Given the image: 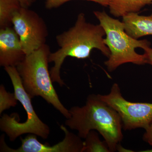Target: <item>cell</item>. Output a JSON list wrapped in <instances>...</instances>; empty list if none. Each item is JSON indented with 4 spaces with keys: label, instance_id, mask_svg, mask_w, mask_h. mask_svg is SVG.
<instances>
[{
    "label": "cell",
    "instance_id": "cell-17",
    "mask_svg": "<svg viewBox=\"0 0 152 152\" xmlns=\"http://www.w3.org/2000/svg\"><path fill=\"white\" fill-rule=\"evenodd\" d=\"M146 56L148 64H149L152 66V48L149 47L146 48L143 50Z\"/></svg>",
    "mask_w": 152,
    "mask_h": 152
},
{
    "label": "cell",
    "instance_id": "cell-13",
    "mask_svg": "<svg viewBox=\"0 0 152 152\" xmlns=\"http://www.w3.org/2000/svg\"><path fill=\"white\" fill-rule=\"evenodd\" d=\"M85 139L83 152H110L107 144L104 140H101L99 135L94 130L91 131Z\"/></svg>",
    "mask_w": 152,
    "mask_h": 152
},
{
    "label": "cell",
    "instance_id": "cell-7",
    "mask_svg": "<svg viewBox=\"0 0 152 152\" xmlns=\"http://www.w3.org/2000/svg\"><path fill=\"white\" fill-rule=\"evenodd\" d=\"M12 23L26 56L46 44L48 27L44 19L35 11L22 7L14 13Z\"/></svg>",
    "mask_w": 152,
    "mask_h": 152
},
{
    "label": "cell",
    "instance_id": "cell-6",
    "mask_svg": "<svg viewBox=\"0 0 152 152\" xmlns=\"http://www.w3.org/2000/svg\"><path fill=\"white\" fill-rule=\"evenodd\" d=\"M102 100L119 115L125 131L138 128L147 129L152 122V103L132 102L123 96L119 85L114 83L107 95L98 94Z\"/></svg>",
    "mask_w": 152,
    "mask_h": 152
},
{
    "label": "cell",
    "instance_id": "cell-15",
    "mask_svg": "<svg viewBox=\"0 0 152 152\" xmlns=\"http://www.w3.org/2000/svg\"><path fill=\"white\" fill-rule=\"evenodd\" d=\"M46 8L48 10L58 8L65 3L72 0H44ZM99 4L104 7H108L109 0H84Z\"/></svg>",
    "mask_w": 152,
    "mask_h": 152
},
{
    "label": "cell",
    "instance_id": "cell-8",
    "mask_svg": "<svg viewBox=\"0 0 152 152\" xmlns=\"http://www.w3.org/2000/svg\"><path fill=\"white\" fill-rule=\"evenodd\" d=\"M61 129L65 133L62 141L53 146L42 143L36 135L30 134L24 139H21V145L17 149L11 148L6 145L4 137H1V152H83L84 142L81 138L71 132L64 126Z\"/></svg>",
    "mask_w": 152,
    "mask_h": 152
},
{
    "label": "cell",
    "instance_id": "cell-11",
    "mask_svg": "<svg viewBox=\"0 0 152 152\" xmlns=\"http://www.w3.org/2000/svg\"><path fill=\"white\" fill-rule=\"evenodd\" d=\"M152 0H109L110 12L115 17H123L138 13L145 6L152 4Z\"/></svg>",
    "mask_w": 152,
    "mask_h": 152
},
{
    "label": "cell",
    "instance_id": "cell-5",
    "mask_svg": "<svg viewBox=\"0 0 152 152\" xmlns=\"http://www.w3.org/2000/svg\"><path fill=\"white\" fill-rule=\"evenodd\" d=\"M13 86L14 93L17 100L21 103L26 112L27 118L23 123H20L16 113L9 116L4 114L0 120V128L8 136L11 141H14L21 135L34 134L46 139L50 134L48 126L41 121L36 113L31 103L32 98L23 86L20 77L16 67L4 68Z\"/></svg>",
    "mask_w": 152,
    "mask_h": 152
},
{
    "label": "cell",
    "instance_id": "cell-10",
    "mask_svg": "<svg viewBox=\"0 0 152 152\" xmlns=\"http://www.w3.org/2000/svg\"><path fill=\"white\" fill-rule=\"evenodd\" d=\"M122 22L126 32L134 39L152 35V14L148 16L140 15L133 13L123 17Z\"/></svg>",
    "mask_w": 152,
    "mask_h": 152
},
{
    "label": "cell",
    "instance_id": "cell-16",
    "mask_svg": "<svg viewBox=\"0 0 152 152\" xmlns=\"http://www.w3.org/2000/svg\"><path fill=\"white\" fill-rule=\"evenodd\" d=\"M143 140L147 143L152 146V122L149 127L145 130L143 136Z\"/></svg>",
    "mask_w": 152,
    "mask_h": 152
},
{
    "label": "cell",
    "instance_id": "cell-4",
    "mask_svg": "<svg viewBox=\"0 0 152 152\" xmlns=\"http://www.w3.org/2000/svg\"><path fill=\"white\" fill-rule=\"evenodd\" d=\"M94 14L105 32L104 42L110 54L104 64L109 72H113L126 63L138 65L148 64L145 55L139 54L135 49L141 48L144 50L150 47L148 41L131 37L125 31L123 22L110 16L104 11H94Z\"/></svg>",
    "mask_w": 152,
    "mask_h": 152
},
{
    "label": "cell",
    "instance_id": "cell-18",
    "mask_svg": "<svg viewBox=\"0 0 152 152\" xmlns=\"http://www.w3.org/2000/svg\"><path fill=\"white\" fill-rule=\"evenodd\" d=\"M23 7L29 8L36 1V0H19Z\"/></svg>",
    "mask_w": 152,
    "mask_h": 152
},
{
    "label": "cell",
    "instance_id": "cell-14",
    "mask_svg": "<svg viewBox=\"0 0 152 152\" xmlns=\"http://www.w3.org/2000/svg\"><path fill=\"white\" fill-rule=\"evenodd\" d=\"M15 93H9L3 85L0 87V114L11 107H15L18 101Z\"/></svg>",
    "mask_w": 152,
    "mask_h": 152
},
{
    "label": "cell",
    "instance_id": "cell-12",
    "mask_svg": "<svg viewBox=\"0 0 152 152\" xmlns=\"http://www.w3.org/2000/svg\"><path fill=\"white\" fill-rule=\"evenodd\" d=\"M21 7L19 0H0V28L10 27L14 13Z\"/></svg>",
    "mask_w": 152,
    "mask_h": 152
},
{
    "label": "cell",
    "instance_id": "cell-1",
    "mask_svg": "<svg viewBox=\"0 0 152 152\" xmlns=\"http://www.w3.org/2000/svg\"><path fill=\"white\" fill-rule=\"evenodd\" d=\"M105 35L104 30L100 24L89 23L84 14H79L73 26L56 37L59 48L51 53L49 58V63H54L50 71L53 83L56 82L61 87L65 85L60 73L67 57L84 59L89 57L93 50L97 49L108 58L110 52L104 42Z\"/></svg>",
    "mask_w": 152,
    "mask_h": 152
},
{
    "label": "cell",
    "instance_id": "cell-9",
    "mask_svg": "<svg viewBox=\"0 0 152 152\" xmlns=\"http://www.w3.org/2000/svg\"><path fill=\"white\" fill-rule=\"evenodd\" d=\"M26 55L20 41L13 28L0 29V66L16 67L24 59Z\"/></svg>",
    "mask_w": 152,
    "mask_h": 152
},
{
    "label": "cell",
    "instance_id": "cell-3",
    "mask_svg": "<svg viewBox=\"0 0 152 152\" xmlns=\"http://www.w3.org/2000/svg\"><path fill=\"white\" fill-rule=\"evenodd\" d=\"M50 47L47 44L30 54L16 66L23 86L31 98L40 96L59 111L66 118L69 110L62 104L53 85L48 69Z\"/></svg>",
    "mask_w": 152,
    "mask_h": 152
},
{
    "label": "cell",
    "instance_id": "cell-20",
    "mask_svg": "<svg viewBox=\"0 0 152 152\" xmlns=\"http://www.w3.org/2000/svg\"></svg>",
    "mask_w": 152,
    "mask_h": 152
},
{
    "label": "cell",
    "instance_id": "cell-2",
    "mask_svg": "<svg viewBox=\"0 0 152 152\" xmlns=\"http://www.w3.org/2000/svg\"><path fill=\"white\" fill-rule=\"evenodd\" d=\"M69 111L70 117L65 124L77 131L80 137L85 139L91 131L96 130L110 152L117 151L123 138L121 120L118 113L98 95H89L85 105L72 107Z\"/></svg>",
    "mask_w": 152,
    "mask_h": 152
},
{
    "label": "cell",
    "instance_id": "cell-19",
    "mask_svg": "<svg viewBox=\"0 0 152 152\" xmlns=\"http://www.w3.org/2000/svg\"><path fill=\"white\" fill-rule=\"evenodd\" d=\"M143 152H152V149L151 150H148L147 151H144Z\"/></svg>",
    "mask_w": 152,
    "mask_h": 152
}]
</instances>
